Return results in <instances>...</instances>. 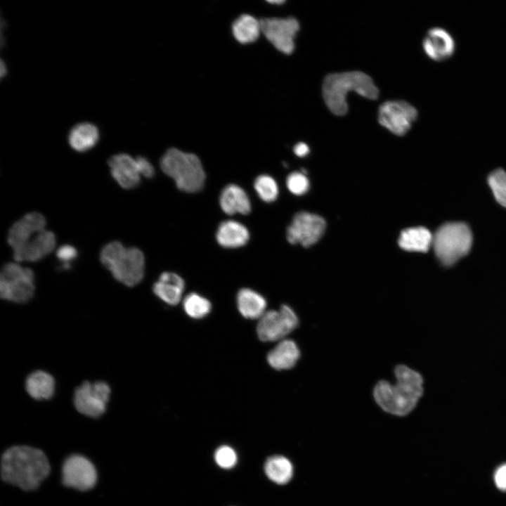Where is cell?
I'll return each instance as SVG.
<instances>
[{"label":"cell","mask_w":506,"mask_h":506,"mask_svg":"<svg viewBox=\"0 0 506 506\" xmlns=\"http://www.w3.org/2000/svg\"><path fill=\"white\" fill-rule=\"evenodd\" d=\"M50 464L40 449L26 445L7 448L1 459V476L8 484L24 491H33L50 473Z\"/></svg>","instance_id":"1"},{"label":"cell","mask_w":506,"mask_h":506,"mask_svg":"<svg viewBox=\"0 0 506 506\" xmlns=\"http://www.w3.org/2000/svg\"><path fill=\"white\" fill-rule=\"evenodd\" d=\"M396 382L382 380L373 389L377 405L385 412L404 416L417 405L423 393V379L417 372L400 365L395 368Z\"/></svg>","instance_id":"2"},{"label":"cell","mask_w":506,"mask_h":506,"mask_svg":"<svg viewBox=\"0 0 506 506\" xmlns=\"http://www.w3.org/2000/svg\"><path fill=\"white\" fill-rule=\"evenodd\" d=\"M353 91L370 100L378 98L379 90L372 79L360 71H349L327 74L323 82L322 93L330 111L342 116L348 112L346 96Z\"/></svg>","instance_id":"3"},{"label":"cell","mask_w":506,"mask_h":506,"mask_svg":"<svg viewBox=\"0 0 506 506\" xmlns=\"http://www.w3.org/2000/svg\"><path fill=\"white\" fill-rule=\"evenodd\" d=\"M102 264L126 286L138 284L144 276L145 257L137 247H126L120 242H109L100 254Z\"/></svg>","instance_id":"4"},{"label":"cell","mask_w":506,"mask_h":506,"mask_svg":"<svg viewBox=\"0 0 506 506\" xmlns=\"http://www.w3.org/2000/svg\"><path fill=\"white\" fill-rule=\"evenodd\" d=\"M160 167L174 180L181 190L195 193L204 186L205 173L199 157L195 154L171 148L162 157Z\"/></svg>","instance_id":"5"},{"label":"cell","mask_w":506,"mask_h":506,"mask_svg":"<svg viewBox=\"0 0 506 506\" xmlns=\"http://www.w3.org/2000/svg\"><path fill=\"white\" fill-rule=\"evenodd\" d=\"M472 235L462 222H449L441 226L433 235V247L437 258L447 266L466 255L472 246Z\"/></svg>","instance_id":"6"},{"label":"cell","mask_w":506,"mask_h":506,"mask_svg":"<svg viewBox=\"0 0 506 506\" xmlns=\"http://www.w3.org/2000/svg\"><path fill=\"white\" fill-rule=\"evenodd\" d=\"M34 274L32 269L17 263L4 265L0 274V296L15 302L26 303L34 292Z\"/></svg>","instance_id":"7"},{"label":"cell","mask_w":506,"mask_h":506,"mask_svg":"<svg viewBox=\"0 0 506 506\" xmlns=\"http://www.w3.org/2000/svg\"><path fill=\"white\" fill-rule=\"evenodd\" d=\"M110 394V387L105 382H84L74 391V407L85 416L98 417L105 412Z\"/></svg>","instance_id":"8"},{"label":"cell","mask_w":506,"mask_h":506,"mask_svg":"<svg viewBox=\"0 0 506 506\" xmlns=\"http://www.w3.org/2000/svg\"><path fill=\"white\" fill-rule=\"evenodd\" d=\"M299 320L293 309L283 304L279 310L266 311L259 319L257 333L263 342L280 340L292 332Z\"/></svg>","instance_id":"9"},{"label":"cell","mask_w":506,"mask_h":506,"mask_svg":"<svg viewBox=\"0 0 506 506\" xmlns=\"http://www.w3.org/2000/svg\"><path fill=\"white\" fill-rule=\"evenodd\" d=\"M417 111L405 100H387L380 105L377 119L381 126L396 136L405 135L416 120Z\"/></svg>","instance_id":"10"},{"label":"cell","mask_w":506,"mask_h":506,"mask_svg":"<svg viewBox=\"0 0 506 506\" xmlns=\"http://www.w3.org/2000/svg\"><path fill=\"white\" fill-rule=\"evenodd\" d=\"M260 25L261 32L276 49L287 55L294 51V39L299 30L296 18H266L260 20Z\"/></svg>","instance_id":"11"},{"label":"cell","mask_w":506,"mask_h":506,"mask_svg":"<svg viewBox=\"0 0 506 506\" xmlns=\"http://www.w3.org/2000/svg\"><path fill=\"white\" fill-rule=\"evenodd\" d=\"M97 477L95 466L83 455H72L63 465L62 482L67 487L86 491L94 487Z\"/></svg>","instance_id":"12"},{"label":"cell","mask_w":506,"mask_h":506,"mask_svg":"<svg viewBox=\"0 0 506 506\" xmlns=\"http://www.w3.org/2000/svg\"><path fill=\"white\" fill-rule=\"evenodd\" d=\"M325 221L320 216L301 212L293 218L287 228V238L292 244L309 247L322 237L325 229Z\"/></svg>","instance_id":"13"},{"label":"cell","mask_w":506,"mask_h":506,"mask_svg":"<svg viewBox=\"0 0 506 506\" xmlns=\"http://www.w3.org/2000/svg\"><path fill=\"white\" fill-rule=\"evenodd\" d=\"M54 233L46 229L29 236L22 244L13 249L16 261H37L49 254L56 247Z\"/></svg>","instance_id":"14"},{"label":"cell","mask_w":506,"mask_h":506,"mask_svg":"<svg viewBox=\"0 0 506 506\" xmlns=\"http://www.w3.org/2000/svg\"><path fill=\"white\" fill-rule=\"evenodd\" d=\"M112 178L124 189L136 187L141 181V174L136 160L126 153H119L108 160Z\"/></svg>","instance_id":"15"},{"label":"cell","mask_w":506,"mask_h":506,"mask_svg":"<svg viewBox=\"0 0 506 506\" xmlns=\"http://www.w3.org/2000/svg\"><path fill=\"white\" fill-rule=\"evenodd\" d=\"M427 56L435 61L447 59L454 52L455 42L451 35L444 29L434 27L427 33L422 41Z\"/></svg>","instance_id":"16"},{"label":"cell","mask_w":506,"mask_h":506,"mask_svg":"<svg viewBox=\"0 0 506 506\" xmlns=\"http://www.w3.org/2000/svg\"><path fill=\"white\" fill-rule=\"evenodd\" d=\"M46 219L39 212L26 214L13 224L10 228L7 242L12 249L20 245L30 235L45 229Z\"/></svg>","instance_id":"17"},{"label":"cell","mask_w":506,"mask_h":506,"mask_svg":"<svg viewBox=\"0 0 506 506\" xmlns=\"http://www.w3.org/2000/svg\"><path fill=\"white\" fill-rule=\"evenodd\" d=\"M185 283L182 278L171 272H164L154 283V294L169 305H176L181 300Z\"/></svg>","instance_id":"18"},{"label":"cell","mask_w":506,"mask_h":506,"mask_svg":"<svg viewBox=\"0 0 506 506\" xmlns=\"http://www.w3.org/2000/svg\"><path fill=\"white\" fill-rule=\"evenodd\" d=\"M222 210L229 214H247L251 210L249 199L245 190L235 184L226 186L219 197Z\"/></svg>","instance_id":"19"},{"label":"cell","mask_w":506,"mask_h":506,"mask_svg":"<svg viewBox=\"0 0 506 506\" xmlns=\"http://www.w3.org/2000/svg\"><path fill=\"white\" fill-rule=\"evenodd\" d=\"M299 356L296 343L292 339H283L268 353L267 361L275 370H287L295 365Z\"/></svg>","instance_id":"20"},{"label":"cell","mask_w":506,"mask_h":506,"mask_svg":"<svg viewBox=\"0 0 506 506\" xmlns=\"http://www.w3.org/2000/svg\"><path fill=\"white\" fill-rule=\"evenodd\" d=\"M249 237L247 228L242 223L233 220L223 221L216 232L218 243L228 248L243 246L247 242Z\"/></svg>","instance_id":"21"},{"label":"cell","mask_w":506,"mask_h":506,"mask_svg":"<svg viewBox=\"0 0 506 506\" xmlns=\"http://www.w3.org/2000/svg\"><path fill=\"white\" fill-rule=\"evenodd\" d=\"M56 382L53 377L43 370L34 371L25 381V389L34 399L48 400L54 394Z\"/></svg>","instance_id":"22"},{"label":"cell","mask_w":506,"mask_h":506,"mask_svg":"<svg viewBox=\"0 0 506 506\" xmlns=\"http://www.w3.org/2000/svg\"><path fill=\"white\" fill-rule=\"evenodd\" d=\"M100 137L98 129L89 122L75 125L70 131L68 142L77 152H86L94 147Z\"/></svg>","instance_id":"23"},{"label":"cell","mask_w":506,"mask_h":506,"mask_svg":"<svg viewBox=\"0 0 506 506\" xmlns=\"http://www.w3.org/2000/svg\"><path fill=\"white\" fill-rule=\"evenodd\" d=\"M433 243V235L424 227L403 230L398 238V245L406 251L426 252Z\"/></svg>","instance_id":"24"},{"label":"cell","mask_w":506,"mask_h":506,"mask_svg":"<svg viewBox=\"0 0 506 506\" xmlns=\"http://www.w3.org/2000/svg\"><path fill=\"white\" fill-rule=\"evenodd\" d=\"M237 304L241 315L248 319H259L266 312L264 297L249 288H243L238 292Z\"/></svg>","instance_id":"25"},{"label":"cell","mask_w":506,"mask_h":506,"mask_svg":"<svg viewBox=\"0 0 506 506\" xmlns=\"http://www.w3.org/2000/svg\"><path fill=\"white\" fill-rule=\"evenodd\" d=\"M232 31L235 39L239 43H252L259 38L261 32L260 20L248 14L241 15L233 22Z\"/></svg>","instance_id":"26"},{"label":"cell","mask_w":506,"mask_h":506,"mask_svg":"<svg viewBox=\"0 0 506 506\" xmlns=\"http://www.w3.org/2000/svg\"><path fill=\"white\" fill-rule=\"evenodd\" d=\"M264 471L269 479L278 484L288 483L293 475L291 462L283 455H273L265 462Z\"/></svg>","instance_id":"27"},{"label":"cell","mask_w":506,"mask_h":506,"mask_svg":"<svg viewBox=\"0 0 506 506\" xmlns=\"http://www.w3.org/2000/svg\"><path fill=\"white\" fill-rule=\"evenodd\" d=\"M183 306L186 314L195 319L204 318L212 309L210 301L195 292L188 294L184 298Z\"/></svg>","instance_id":"28"},{"label":"cell","mask_w":506,"mask_h":506,"mask_svg":"<svg viewBox=\"0 0 506 506\" xmlns=\"http://www.w3.org/2000/svg\"><path fill=\"white\" fill-rule=\"evenodd\" d=\"M254 188L260 198L267 202L274 201L278 194L275 180L268 175L259 176L254 181Z\"/></svg>","instance_id":"29"},{"label":"cell","mask_w":506,"mask_h":506,"mask_svg":"<svg viewBox=\"0 0 506 506\" xmlns=\"http://www.w3.org/2000/svg\"><path fill=\"white\" fill-rule=\"evenodd\" d=\"M488 182L495 200L506 207V172L502 169L493 171L490 174Z\"/></svg>","instance_id":"30"},{"label":"cell","mask_w":506,"mask_h":506,"mask_svg":"<svg viewBox=\"0 0 506 506\" xmlns=\"http://www.w3.org/2000/svg\"><path fill=\"white\" fill-rule=\"evenodd\" d=\"M214 459L217 465L224 469L233 467L237 462V455L230 446H221L214 453Z\"/></svg>","instance_id":"31"},{"label":"cell","mask_w":506,"mask_h":506,"mask_svg":"<svg viewBox=\"0 0 506 506\" xmlns=\"http://www.w3.org/2000/svg\"><path fill=\"white\" fill-rule=\"evenodd\" d=\"M287 186L294 195L304 194L309 188V182L304 173L293 172L287 179Z\"/></svg>","instance_id":"32"},{"label":"cell","mask_w":506,"mask_h":506,"mask_svg":"<svg viewBox=\"0 0 506 506\" xmlns=\"http://www.w3.org/2000/svg\"><path fill=\"white\" fill-rule=\"evenodd\" d=\"M57 258L63 262V267L67 269L70 266L69 262L77 257L76 248L70 245L60 246L56 251Z\"/></svg>","instance_id":"33"},{"label":"cell","mask_w":506,"mask_h":506,"mask_svg":"<svg viewBox=\"0 0 506 506\" xmlns=\"http://www.w3.org/2000/svg\"><path fill=\"white\" fill-rule=\"evenodd\" d=\"M141 176L145 178H152L155 174V169L149 160L143 156L136 158Z\"/></svg>","instance_id":"34"},{"label":"cell","mask_w":506,"mask_h":506,"mask_svg":"<svg viewBox=\"0 0 506 506\" xmlns=\"http://www.w3.org/2000/svg\"><path fill=\"white\" fill-rule=\"evenodd\" d=\"M494 481L500 490L506 491V463L496 469L494 473Z\"/></svg>","instance_id":"35"},{"label":"cell","mask_w":506,"mask_h":506,"mask_svg":"<svg viewBox=\"0 0 506 506\" xmlns=\"http://www.w3.org/2000/svg\"><path fill=\"white\" fill-rule=\"evenodd\" d=\"M293 150L297 156L302 157L309 153V148L305 143L299 142L294 145Z\"/></svg>","instance_id":"36"},{"label":"cell","mask_w":506,"mask_h":506,"mask_svg":"<svg viewBox=\"0 0 506 506\" xmlns=\"http://www.w3.org/2000/svg\"><path fill=\"white\" fill-rule=\"evenodd\" d=\"M6 73V67L4 64V61H1V77H4Z\"/></svg>","instance_id":"37"},{"label":"cell","mask_w":506,"mask_h":506,"mask_svg":"<svg viewBox=\"0 0 506 506\" xmlns=\"http://www.w3.org/2000/svg\"><path fill=\"white\" fill-rule=\"evenodd\" d=\"M267 2H268L269 4H278V5H280V4H282L285 3V1H283V0H273V1H267Z\"/></svg>","instance_id":"38"}]
</instances>
